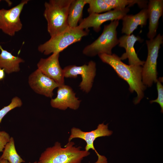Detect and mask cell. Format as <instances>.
I'll return each instance as SVG.
<instances>
[{"instance_id":"13","label":"cell","mask_w":163,"mask_h":163,"mask_svg":"<svg viewBox=\"0 0 163 163\" xmlns=\"http://www.w3.org/2000/svg\"><path fill=\"white\" fill-rule=\"evenodd\" d=\"M28 82L30 87L35 92L51 98L54 95V90L59 86L38 69L30 75Z\"/></svg>"},{"instance_id":"12","label":"cell","mask_w":163,"mask_h":163,"mask_svg":"<svg viewBox=\"0 0 163 163\" xmlns=\"http://www.w3.org/2000/svg\"><path fill=\"white\" fill-rule=\"evenodd\" d=\"M76 93L70 86L65 84L58 87L57 95L52 98L50 105L53 108L65 110L68 108L76 110L79 107L81 101L75 96Z\"/></svg>"},{"instance_id":"15","label":"cell","mask_w":163,"mask_h":163,"mask_svg":"<svg viewBox=\"0 0 163 163\" xmlns=\"http://www.w3.org/2000/svg\"><path fill=\"white\" fill-rule=\"evenodd\" d=\"M149 20V32L147 36L149 39L154 38L157 34L159 21L163 13V0H150L147 6Z\"/></svg>"},{"instance_id":"16","label":"cell","mask_w":163,"mask_h":163,"mask_svg":"<svg viewBox=\"0 0 163 163\" xmlns=\"http://www.w3.org/2000/svg\"><path fill=\"white\" fill-rule=\"evenodd\" d=\"M148 19L147 8H143L135 15L126 14L122 18L123 27L122 33L130 35L138 26L141 27L145 26Z\"/></svg>"},{"instance_id":"18","label":"cell","mask_w":163,"mask_h":163,"mask_svg":"<svg viewBox=\"0 0 163 163\" xmlns=\"http://www.w3.org/2000/svg\"><path fill=\"white\" fill-rule=\"evenodd\" d=\"M87 0H72L69 8L68 23L69 27H75L81 19L83 10Z\"/></svg>"},{"instance_id":"2","label":"cell","mask_w":163,"mask_h":163,"mask_svg":"<svg viewBox=\"0 0 163 163\" xmlns=\"http://www.w3.org/2000/svg\"><path fill=\"white\" fill-rule=\"evenodd\" d=\"M74 145V142L71 141L62 147L60 142H56L41 153L37 163H81L90 152Z\"/></svg>"},{"instance_id":"11","label":"cell","mask_w":163,"mask_h":163,"mask_svg":"<svg viewBox=\"0 0 163 163\" xmlns=\"http://www.w3.org/2000/svg\"><path fill=\"white\" fill-rule=\"evenodd\" d=\"M59 53H52L46 58H41L37 64V69L59 86L65 84L63 69L59 62Z\"/></svg>"},{"instance_id":"21","label":"cell","mask_w":163,"mask_h":163,"mask_svg":"<svg viewBox=\"0 0 163 163\" xmlns=\"http://www.w3.org/2000/svg\"><path fill=\"white\" fill-rule=\"evenodd\" d=\"M161 81L160 78L158 79L157 83V89L158 91V97L155 100L150 101L151 103L156 102L159 104L161 108V112H163V86L161 84Z\"/></svg>"},{"instance_id":"17","label":"cell","mask_w":163,"mask_h":163,"mask_svg":"<svg viewBox=\"0 0 163 163\" xmlns=\"http://www.w3.org/2000/svg\"><path fill=\"white\" fill-rule=\"evenodd\" d=\"M0 68L4 69L8 74L19 72L20 70V63L24 62V60L4 49L0 44Z\"/></svg>"},{"instance_id":"8","label":"cell","mask_w":163,"mask_h":163,"mask_svg":"<svg viewBox=\"0 0 163 163\" xmlns=\"http://www.w3.org/2000/svg\"><path fill=\"white\" fill-rule=\"evenodd\" d=\"M63 69L65 78H76L78 75H81L82 80L79 85L80 89L87 93L90 91L96 75L94 62L91 61L87 64L79 66L69 65Z\"/></svg>"},{"instance_id":"10","label":"cell","mask_w":163,"mask_h":163,"mask_svg":"<svg viewBox=\"0 0 163 163\" xmlns=\"http://www.w3.org/2000/svg\"><path fill=\"white\" fill-rule=\"evenodd\" d=\"M129 11L128 7L122 9H116L103 13H92L87 17L81 19L78 27L83 29H88L93 28L96 32H99L101 26L108 21L119 20L122 18Z\"/></svg>"},{"instance_id":"7","label":"cell","mask_w":163,"mask_h":163,"mask_svg":"<svg viewBox=\"0 0 163 163\" xmlns=\"http://www.w3.org/2000/svg\"><path fill=\"white\" fill-rule=\"evenodd\" d=\"M108 124L105 125L104 123L100 124L96 129L89 132L83 131L79 128L73 127L71 129V134L68 139V142L75 138L84 140L86 143L85 150L89 151L90 149H92L95 151L97 156V160L95 163H107V158L98 153L94 148V142L98 137L109 136L112 135L113 132L108 129Z\"/></svg>"},{"instance_id":"6","label":"cell","mask_w":163,"mask_h":163,"mask_svg":"<svg viewBox=\"0 0 163 163\" xmlns=\"http://www.w3.org/2000/svg\"><path fill=\"white\" fill-rule=\"evenodd\" d=\"M163 36L159 34L154 38L146 40L148 55L142 67V80L146 87H151L157 80V60Z\"/></svg>"},{"instance_id":"20","label":"cell","mask_w":163,"mask_h":163,"mask_svg":"<svg viewBox=\"0 0 163 163\" xmlns=\"http://www.w3.org/2000/svg\"><path fill=\"white\" fill-rule=\"evenodd\" d=\"M22 104V101L20 98L17 96L14 97L8 105L4 107L0 110V124L3 118L9 112L16 107H21Z\"/></svg>"},{"instance_id":"5","label":"cell","mask_w":163,"mask_h":163,"mask_svg":"<svg viewBox=\"0 0 163 163\" xmlns=\"http://www.w3.org/2000/svg\"><path fill=\"white\" fill-rule=\"evenodd\" d=\"M119 24V20H115L104 25L102 34L94 41L85 47L83 54L90 57L102 54H112V49L119 44L117 31Z\"/></svg>"},{"instance_id":"25","label":"cell","mask_w":163,"mask_h":163,"mask_svg":"<svg viewBox=\"0 0 163 163\" xmlns=\"http://www.w3.org/2000/svg\"><path fill=\"white\" fill-rule=\"evenodd\" d=\"M29 163H31L30 162H29ZM33 163H37V162L36 161L34 162Z\"/></svg>"},{"instance_id":"26","label":"cell","mask_w":163,"mask_h":163,"mask_svg":"<svg viewBox=\"0 0 163 163\" xmlns=\"http://www.w3.org/2000/svg\"><path fill=\"white\" fill-rule=\"evenodd\" d=\"M1 0H0V2H1Z\"/></svg>"},{"instance_id":"9","label":"cell","mask_w":163,"mask_h":163,"mask_svg":"<svg viewBox=\"0 0 163 163\" xmlns=\"http://www.w3.org/2000/svg\"><path fill=\"white\" fill-rule=\"evenodd\" d=\"M29 1L22 0L19 4L8 10L0 9V29L4 33L13 36L21 30L22 24L20 15L24 5Z\"/></svg>"},{"instance_id":"22","label":"cell","mask_w":163,"mask_h":163,"mask_svg":"<svg viewBox=\"0 0 163 163\" xmlns=\"http://www.w3.org/2000/svg\"><path fill=\"white\" fill-rule=\"evenodd\" d=\"M11 137L4 131H0V152H2L6 144L9 141Z\"/></svg>"},{"instance_id":"1","label":"cell","mask_w":163,"mask_h":163,"mask_svg":"<svg viewBox=\"0 0 163 163\" xmlns=\"http://www.w3.org/2000/svg\"><path fill=\"white\" fill-rule=\"evenodd\" d=\"M98 56L103 62L110 66L118 75L127 83L131 92H136L137 96L134 103L135 104L139 103L144 97L146 88L142 82V66L127 65L115 54H102Z\"/></svg>"},{"instance_id":"4","label":"cell","mask_w":163,"mask_h":163,"mask_svg":"<svg viewBox=\"0 0 163 163\" xmlns=\"http://www.w3.org/2000/svg\"><path fill=\"white\" fill-rule=\"evenodd\" d=\"M88 29L78 27H69L62 32L54 36L38 47V50L45 55L59 53L71 45L80 41L89 34Z\"/></svg>"},{"instance_id":"19","label":"cell","mask_w":163,"mask_h":163,"mask_svg":"<svg viewBox=\"0 0 163 163\" xmlns=\"http://www.w3.org/2000/svg\"><path fill=\"white\" fill-rule=\"evenodd\" d=\"M0 156V159L7 160L9 163H21L25 161L18 153L15 149L14 141L11 137L9 141L5 145Z\"/></svg>"},{"instance_id":"24","label":"cell","mask_w":163,"mask_h":163,"mask_svg":"<svg viewBox=\"0 0 163 163\" xmlns=\"http://www.w3.org/2000/svg\"><path fill=\"white\" fill-rule=\"evenodd\" d=\"M0 163H9V162L7 160L0 159Z\"/></svg>"},{"instance_id":"23","label":"cell","mask_w":163,"mask_h":163,"mask_svg":"<svg viewBox=\"0 0 163 163\" xmlns=\"http://www.w3.org/2000/svg\"><path fill=\"white\" fill-rule=\"evenodd\" d=\"M5 70L0 68V81L3 80L5 77Z\"/></svg>"},{"instance_id":"3","label":"cell","mask_w":163,"mask_h":163,"mask_svg":"<svg viewBox=\"0 0 163 163\" xmlns=\"http://www.w3.org/2000/svg\"><path fill=\"white\" fill-rule=\"evenodd\" d=\"M72 0H50L44 3L43 15L47 22V30L51 37L69 27L68 17Z\"/></svg>"},{"instance_id":"14","label":"cell","mask_w":163,"mask_h":163,"mask_svg":"<svg viewBox=\"0 0 163 163\" xmlns=\"http://www.w3.org/2000/svg\"><path fill=\"white\" fill-rule=\"evenodd\" d=\"M119 46L124 48L126 52L121 57V60L128 59L129 65L133 66H143L145 61L141 60L138 58L134 48V45L137 41L142 40L141 38L134 34L124 35L120 37Z\"/></svg>"}]
</instances>
